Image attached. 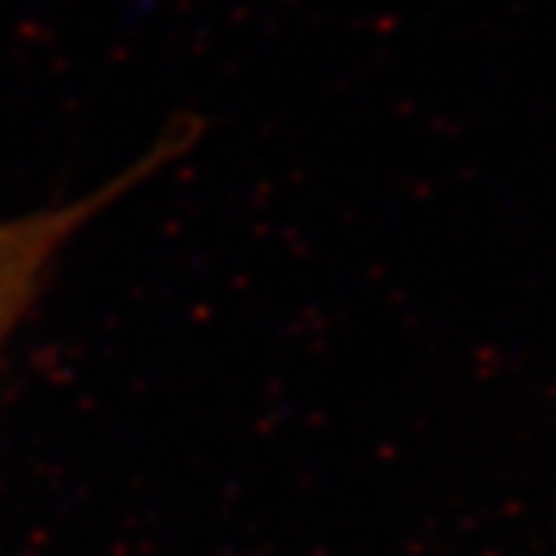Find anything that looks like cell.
I'll return each mask as SVG.
<instances>
[{
	"instance_id": "cell-1",
	"label": "cell",
	"mask_w": 556,
	"mask_h": 556,
	"mask_svg": "<svg viewBox=\"0 0 556 556\" xmlns=\"http://www.w3.org/2000/svg\"><path fill=\"white\" fill-rule=\"evenodd\" d=\"M192 141L195 135H181V138L170 135L155 141V149L144 160L127 166L124 174L105 181L98 192L62 206L37 210V214L26 217L0 220V351H4L11 332L22 326V318L37 304L43 282H48L51 268L59 264L62 250L70 247L76 231H84L116 199H124L130 188H138L152 174H160L166 163H174Z\"/></svg>"
}]
</instances>
